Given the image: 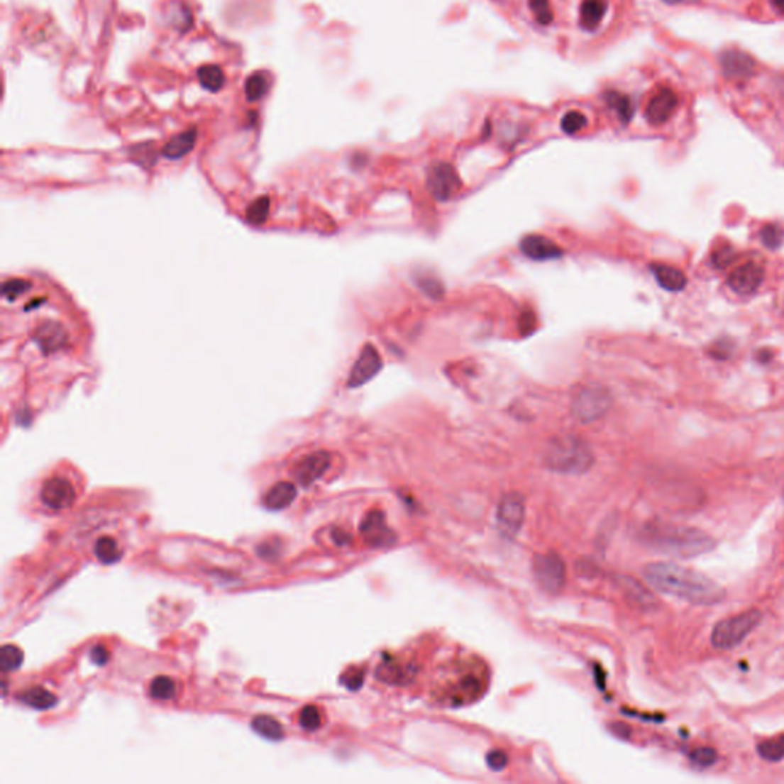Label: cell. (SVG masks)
<instances>
[{
    "mask_svg": "<svg viewBox=\"0 0 784 784\" xmlns=\"http://www.w3.org/2000/svg\"><path fill=\"white\" fill-rule=\"evenodd\" d=\"M690 760L699 768H710L712 764L717 763L719 753L714 748L702 746V748H695L694 751L690 752Z\"/></svg>",
    "mask_w": 784,
    "mask_h": 784,
    "instance_id": "36",
    "label": "cell"
},
{
    "mask_svg": "<svg viewBox=\"0 0 784 784\" xmlns=\"http://www.w3.org/2000/svg\"><path fill=\"white\" fill-rule=\"evenodd\" d=\"M535 314L534 311H530V309H526L524 313H521L519 316V331L522 336H529L531 331L535 330Z\"/></svg>",
    "mask_w": 784,
    "mask_h": 784,
    "instance_id": "42",
    "label": "cell"
},
{
    "mask_svg": "<svg viewBox=\"0 0 784 784\" xmlns=\"http://www.w3.org/2000/svg\"><path fill=\"white\" fill-rule=\"evenodd\" d=\"M89 657L95 665L103 666V665L108 663V661H109V651L106 650L103 645H95L89 653Z\"/></svg>",
    "mask_w": 784,
    "mask_h": 784,
    "instance_id": "45",
    "label": "cell"
},
{
    "mask_svg": "<svg viewBox=\"0 0 784 784\" xmlns=\"http://www.w3.org/2000/svg\"><path fill=\"white\" fill-rule=\"evenodd\" d=\"M331 466V455L326 451H317L305 455L299 460L293 468V475L296 481L302 486H311L319 478L325 475V472Z\"/></svg>",
    "mask_w": 784,
    "mask_h": 784,
    "instance_id": "10",
    "label": "cell"
},
{
    "mask_svg": "<svg viewBox=\"0 0 784 784\" xmlns=\"http://www.w3.org/2000/svg\"><path fill=\"white\" fill-rule=\"evenodd\" d=\"M197 140H198V131L195 128H190L187 131L175 135V137H172L166 144H164L161 152L164 157L169 160H180L193 150V148H195L197 144Z\"/></svg>",
    "mask_w": 784,
    "mask_h": 784,
    "instance_id": "18",
    "label": "cell"
},
{
    "mask_svg": "<svg viewBox=\"0 0 784 784\" xmlns=\"http://www.w3.org/2000/svg\"><path fill=\"white\" fill-rule=\"evenodd\" d=\"M585 126H587V117L579 111H570L564 115L563 120H561V129L568 135H575L580 132Z\"/></svg>",
    "mask_w": 784,
    "mask_h": 784,
    "instance_id": "35",
    "label": "cell"
},
{
    "mask_svg": "<svg viewBox=\"0 0 784 784\" xmlns=\"http://www.w3.org/2000/svg\"><path fill=\"white\" fill-rule=\"evenodd\" d=\"M244 92L250 103L263 100L268 92V75L265 72H255L245 80Z\"/></svg>",
    "mask_w": 784,
    "mask_h": 784,
    "instance_id": "29",
    "label": "cell"
},
{
    "mask_svg": "<svg viewBox=\"0 0 784 784\" xmlns=\"http://www.w3.org/2000/svg\"><path fill=\"white\" fill-rule=\"evenodd\" d=\"M299 723H301V726L305 731H309V732L317 731L322 726V714L319 711V708H316V706L308 705L301 711V714H299Z\"/></svg>",
    "mask_w": 784,
    "mask_h": 784,
    "instance_id": "34",
    "label": "cell"
},
{
    "mask_svg": "<svg viewBox=\"0 0 784 784\" xmlns=\"http://www.w3.org/2000/svg\"><path fill=\"white\" fill-rule=\"evenodd\" d=\"M149 692L157 700H172L177 695V683L167 675H158L150 682Z\"/></svg>",
    "mask_w": 784,
    "mask_h": 784,
    "instance_id": "31",
    "label": "cell"
},
{
    "mask_svg": "<svg viewBox=\"0 0 784 784\" xmlns=\"http://www.w3.org/2000/svg\"><path fill=\"white\" fill-rule=\"evenodd\" d=\"M251 728H253V731L258 732L260 737H264L267 740L279 741L284 739V728L276 719L270 717V715H258V717H255L253 722H251Z\"/></svg>",
    "mask_w": 784,
    "mask_h": 784,
    "instance_id": "26",
    "label": "cell"
},
{
    "mask_svg": "<svg viewBox=\"0 0 784 784\" xmlns=\"http://www.w3.org/2000/svg\"><path fill=\"white\" fill-rule=\"evenodd\" d=\"M270 207H272V201H270L268 197H260V198L255 199L248 206L247 213H245V218L248 221V224L263 226L264 222L268 219Z\"/></svg>",
    "mask_w": 784,
    "mask_h": 784,
    "instance_id": "32",
    "label": "cell"
},
{
    "mask_svg": "<svg viewBox=\"0 0 784 784\" xmlns=\"http://www.w3.org/2000/svg\"><path fill=\"white\" fill-rule=\"evenodd\" d=\"M23 663V651L16 645H4L2 651H0V665H2V671L9 673L16 671L17 668H21Z\"/></svg>",
    "mask_w": 784,
    "mask_h": 784,
    "instance_id": "33",
    "label": "cell"
},
{
    "mask_svg": "<svg viewBox=\"0 0 784 784\" xmlns=\"http://www.w3.org/2000/svg\"><path fill=\"white\" fill-rule=\"evenodd\" d=\"M608 8L607 0H584L579 9V23L585 31H595L604 21Z\"/></svg>",
    "mask_w": 784,
    "mask_h": 784,
    "instance_id": "20",
    "label": "cell"
},
{
    "mask_svg": "<svg viewBox=\"0 0 784 784\" xmlns=\"http://www.w3.org/2000/svg\"><path fill=\"white\" fill-rule=\"evenodd\" d=\"M342 683L348 690H359L363 683V674L360 671H351L346 673L342 677Z\"/></svg>",
    "mask_w": 784,
    "mask_h": 784,
    "instance_id": "44",
    "label": "cell"
},
{
    "mask_svg": "<svg viewBox=\"0 0 784 784\" xmlns=\"http://www.w3.org/2000/svg\"><path fill=\"white\" fill-rule=\"evenodd\" d=\"M18 700L37 711L51 710L57 705V697L51 691L42 688V686H33V688L21 692Z\"/></svg>",
    "mask_w": 784,
    "mask_h": 784,
    "instance_id": "24",
    "label": "cell"
},
{
    "mask_svg": "<svg viewBox=\"0 0 784 784\" xmlns=\"http://www.w3.org/2000/svg\"><path fill=\"white\" fill-rule=\"evenodd\" d=\"M382 368L383 360L377 348L372 345H365L350 371V377H348L346 382L348 388H360L365 383L371 382L382 371Z\"/></svg>",
    "mask_w": 784,
    "mask_h": 784,
    "instance_id": "9",
    "label": "cell"
},
{
    "mask_svg": "<svg viewBox=\"0 0 784 784\" xmlns=\"http://www.w3.org/2000/svg\"><path fill=\"white\" fill-rule=\"evenodd\" d=\"M415 675L412 666L397 662H385L377 668V679L390 685H404Z\"/></svg>",
    "mask_w": 784,
    "mask_h": 784,
    "instance_id": "22",
    "label": "cell"
},
{
    "mask_svg": "<svg viewBox=\"0 0 784 784\" xmlns=\"http://www.w3.org/2000/svg\"><path fill=\"white\" fill-rule=\"evenodd\" d=\"M526 521V499L518 492H510L501 498L497 509L498 529L506 538H515Z\"/></svg>",
    "mask_w": 784,
    "mask_h": 784,
    "instance_id": "7",
    "label": "cell"
},
{
    "mask_svg": "<svg viewBox=\"0 0 784 784\" xmlns=\"http://www.w3.org/2000/svg\"><path fill=\"white\" fill-rule=\"evenodd\" d=\"M534 575L541 588L548 593H559L567 583L565 561L555 551L536 555L534 561Z\"/></svg>",
    "mask_w": 784,
    "mask_h": 784,
    "instance_id": "6",
    "label": "cell"
},
{
    "mask_svg": "<svg viewBox=\"0 0 784 784\" xmlns=\"http://www.w3.org/2000/svg\"><path fill=\"white\" fill-rule=\"evenodd\" d=\"M198 80L202 88L210 92H218L226 84V74L218 65H206L198 70Z\"/></svg>",
    "mask_w": 784,
    "mask_h": 784,
    "instance_id": "25",
    "label": "cell"
},
{
    "mask_svg": "<svg viewBox=\"0 0 784 784\" xmlns=\"http://www.w3.org/2000/svg\"><path fill=\"white\" fill-rule=\"evenodd\" d=\"M651 272L662 288L668 289V292H680L686 285V277L680 272L679 268L665 265V264H654L651 265Z\"/></svg>",
    "mask_w": 784,
    "mask_h": 784,
    "instance_id": "21",
    "label": "cell"
},
{
    "mask_svg": "<svg viewBox=\"0 0 784 784\" xmlns=\"http://www.w3.org/2000/svg\"><path fill=\"white\" fill-rule=\"evenodd\" d=\"M360 534L363 535L368 544L374 547L386 546L390 541H394V535L386 526V519L383 512L372 510L368 513L360 524Z\"/></svg>",
    "mask_w": 784,
    "mask_h": 784,
    "instance_id": "16",
    "label": "cell"
},
{
    "mask_svg": "<svg viewBox=\"0 0 784 784\" xmlns=\"http://www.w3.org/2000/svg\"><path fill=\"white\" fill-rule=\"evenodd\" d=\"M428 189L431 195L440 201L452 199L461 189V180L449 162H434L428 172Z\"/></svg>",
    "mask_w": 784,
    "mask_h": 784,
    "instance_id": "8",
    "label": "cell"
},
{
    "mask_svg": "<svg viewBox=\"0 0 784 784\" xmlns=\"http://www.w3.org/2000/svg\"><path fill=\"white\" fill-rule=\"evenodd\" d=\"M529 6L538 23L550 25L553 22V11H551L548 0H529Z\"/></svg>",
    "mask_w": 784,
    "mask_h": 784,
    "instance_id": "37",
    "label": "cell"
},
{
    "mask_svg": "<svg viewBox=\"0 0 784 784\" xmlns=\"http://www.w3.org/2000/svg\"><path fill=\"white\" fill-rule=\"evenodd\" d=\"M605 101H607V104L609 106V108H612L616 112L619 120H621L622 123H628L633 118L634 106L630 100V96H626V95H624L621 92H616V91H609L605 95Z\"/></svg>",
    "mask_w": 784,
    "mask_h": 784,
    "instance_id": "27",
    "label": "cell"
},
{
    "mask_svg": "<svg viewBox=\"0 0 784 784\" xmlns=\"http://www.w3.org/2000/svg\"><path fill=\"white\" fill-rule=\"evenodd\" d=\"M677 106H679V96H677V94L670 88H661L648 100L645 108V118L653 126H661L673 117Z\"/></svg>",
    "mask_w": 784,
    "mask_h": 784,
    "instance_id": "11",
    "label": "cell"
},
{
    "mask_svg": "<svg viewBox=\"0 0 784 784\" xmlns=\"http://www.w3.org/2000/svg\"><path fill=\"white\" fill-rule=\"evenodd\" d=\"M763 621V613L760 609H748L737 616H731L723 619L714 626L711 633V644L717 650H732L746 641Z\"/></svg>",
    "mask_w": 784,
    "mask_h": 784,
    "instance_id": "4",
    "label": "cell"
},
{
    "mask_svg": "<svg viewBox=\"0 0 784 784\" xmlns=\"http://www.w3.org/2000/svg\"><path fill=\"white\" fill-rule=\"evenodd\" d=\"M784 239V230L778 224H769L764 226L761 230V241L763 244L769 248H778L783 244Z\"/></svg>",
    "mask_w": 784,
    "mask_h": 784,
    "instance_id": "39",
    "label": "cell"
},
{
    "mask_svg": "<svg viewBox=\"0 0 784 784\" xmlns=\"http://www.w3.org/2000/svg\"><path fill=\"white\" fill-rule=\"evenodd\" d=\"M31 284L25 279H9L2 285V296L8 301H16L18 296H22L30 289Z\"/></svg>",
    "mask_w": 784,
    "mask_h": 784,
    "instance_id": "38",
    "label": "cell"
},
{
    "mask_svg": "<svg viewBox=\"0 0 784 784\" xmlns=\"http://www.w3.org/2000/svg\"><path fill=\"white\" fill-rule=\"evenodd\" d=\"M40 498L46 507L62 510L74 504L75 490L70 480L63 477H54L43 484Z\"/></svg>",
    "mask_w": 784,
    "mask_h": 784,
    "instance_id": "13",
    "label": "cell"
},
{
    "mask_svg": "<svg viewBox=\"0 0 784 784\" xmlns=\"http://www.w3.org/2000/svg\"><path fill=\"white\" fill-rule=\"evenodd\" d=\"M665 4H682V2H686V0H663Z\"/></svg>",
    "mask_w": 784,
    "mask_h": 784,
    "instance_id": "48",
    "label": "cell"
},
{
    "mask_svg": "<svg viewBox=\"0 0 784 784\" xmlns=\"http://www.w3.org/2000/svg\"><path fill=\"white\" fill-rule=\"evenodd\" d=\"M650 544L662 553L680 559L702 556L715 547V541L706 531L685 526H657L648 535Z\"/></svg>",
    "mask_w": 784,
    "mask_h": 784,
    "instance_id": "2",
    "label": "cell"
},
{
    "mask_svg": "<svg viewBox=\"0 0 784 784\" xmlns=\"http://www.w3.org/2000/svg\"><path fill=\"white\" fill-rule=\"evenodd\" d=\"M612 404L609 392L599 385H585L580 388L572 402V412L583 423H593L607 414Z\"/></svg>",
    "mask_w": 784,
    "mask_h": 784,
    "instance_id": "5",
    "label": "cell"
},
{
    "mask_svg": "<svg viewBox=\"0 0 784 784\" xmlns=\"http://www.w3.org/2000/svg\"><path fill=\"white\" fill-rule=\"evenodd\" d=\"M333 539L336 541L338 546H343V544L348 543V541H350V536H348L345 531H342V530H336L333 534Z\"/></svg>",
    "mask_w": 784,
    "mask_h": 784,
    "instance_id": "46",
    "label": "cell"
},
{
    "mask_svg": "<svg viewBox=\"0 0 784 784\" xmlns=\"http://www.w3.org/2000/svg\"><path fill=\"white\" fill-rule=\"evenodd\" d=\"M771 2H772V6L775 8L778 13L784 14V0H771Z\"/></svg>",
    "mask_w": 784,
    "mask_h": 784,
    "instance_id": "47",
    "label": "cell"
},
{
    "mask_svg": "<svg viewBox=\"0 0 784 784\" xmlns=\"http://www.w3.org/2000/svg\"><path fill=\"white\" fill-rule=\"evenodd\" d=\"M296 497H297V490L294 487V484L288 481H280V482H276L275 486L267 492L264 502H265V507L270 510H282V509H287L288 506H292Z\"/></svg>",
    "mask_w": 784,
    "mask_h": 784,
    "instance_id": "19",
    "label": "cell"
},
{
    "mask_svg": "<svg viewBox=\"0 0 784 784\" xmlns=\"http://www.w3.org/2000/svg\"><path fill=\"white\" fill-rule=\"evenodd\" d=\"M487 764H489V768H490L492 771H495V772H499V771H502V769H506V768H507V764H509V758H507L506 752H504V751H499V749L490 751V752L487 753Z\"/></svg>",
    "mask_w": 784,
    "mask_h": 784,
    "instance_id": "41",
    "label": "cell"
},
{
    "mask_svg": "<svg viewBox=\"0 0 784 784\" xmlns=\"http://www.w3.org/2000/svg\"><path fill=\"white\" fill-rule=\"evenodd\" d=\"M546 466L563 475H583L592 469L595 455L588 444L575 435L556 437L548 443L544 452Z\"/></svg>",
    "mask_w": 784,
    "mask_h": 784,
    "instance_id": "3",
    "label": "cell"
},
{
    "mask_svg": "<svg viewBox=\"0 0 784 784\" xmlns=\"http://www.w3.org/2000/svg\"><path fill=\"white\" fill-rule=\"evenodd\" d=\"M575 570H576V575L579 578H595L596 576V565L592 563V561H588L585 558L579 559L576 565H575Z\"/></svg>",
    "mask_w": 784,
    "mask_h": 784,
    "instance_id": "43",
    "label": "cell"
},
{
    "mask_svg": "<svg viewBox=\"0 0 784 784\" xmlns=\"http://www.w3.org/2000/svg\"><path fill=\"white\" fill-rule=\"evenodd\" d=\"M519 248L522 255L534 260H550L563 256V248L553 241L541 235H527L521 239Z\"/></svg>",
    "mask_w": 784,
    "mask_h": 784,
    "instance_id": "17",
    "label": "cell"
},
{
    "mask_svg": "<svg viewBox=\"0 0 784 784\" xmlns=\"http://www.w3.org/2000/svg\"><path fill=\"white\" fill-rule=\"evenodd\" d=\"M764 279V268L758 263H749L741 264L731 273L728 284L739 294H752L757 292V288L761 285Z\"/></svg>",
    "mask_w": 784,
    "mask_h": 784,
    "instance_id": "14",
    "label": "cell"
},
{
    "mask_svg": "<svg viewBox=\"0 0 784 784\" xmlns=\"http://www.w3.org/2000/svg\"><path fill=\"white\" fill-rule=\"evenodd\" d=\"M33 338L43 354H53L63 350L70 342V334L60 322L45 321L35 326Z\"/></svg>",
    "mask_w": 784,
    "mask_h": 784,
    "instance_id": "12",
    "label": "cell"
},
{
    "mask_svg": "<svg viewBox=\"0 0 784 784\" xmlns=\"http://www.w3.org/2000/svg\"><path fill=\"white\" fill-rule=\"evenodd\" d=\"M644 578L657 592L694 605H717L724 599V590L715 580L679 564H648Z\"/></svg>",
    "mask_w": 784,
    "mask_h": 784,
    "instance_id": "1",
    "label": "cell"
},
{
    "mask_svg": "<svg viewBox=\"0 0 784 784\" xmlns=\"http://www.w3.org/2000/svg\"><path fill=\"white\" fill-rule=\"evenodd\" d=\"M757 752L763 760L769 763H778L784 760V734L758 743Z\"/></svg>",
    "mask_w": 784,
    "mask_h": 784,
    "instance_id": "30",
    "label": "cell"
},
{
    "mask_svg": "<svg viewBox=\"0 0 784 784\" xmlns=\"http://www.w3.org/2000/svg\"><path fill=\"white\" fill-rule=\"evenodd\" d=\"M619 585H621V590L624 592V595H625V597L628 599V601L633 602L637 607L650 608L656 601V599L653 597V595L634 579L621 578V579H619Z\"/></svg>",
    "mask_w": 784,
    "mask_h": 784,
    "instance_id": "23",
    "label": "cell"
},
{
    "mask_svg": "<svg viewBox=\"0 0 784 784\" xmlns=\"http://www.w3.org/2000/svg\"><path fill=\"white\" fill-rule=\"evenodd\" d=\"M419 285L431 297H440L443 294V285L437 277H432V275H421L419 279Z\"/></svg>",
    "mask_w": 784,
    "mask_h": 784,
    "instance_id": "40",
    "label": "cell"
},
{
    "mask_svg": "<svg viewBox=\"0 0 784 784\" xmlns=\"http://www.w3.org/2000/svg\"><path fill=\"white\" fill-rule=\"evenodd\" d=\"M720 66L724 77L732 80H746L755 71L751 55L740 50H726L720 55Z\"/></svg>",
    "mask_w": 784,
    "mask_h": 784,
    "instance_id": "15",
    "label": "cell"
},
{
    "mask_svg": "<svg viewBox=\"0 0 784 784\" xmlns=\"http://www.w3.org/2000/svg\"><path fill=\"white\" fill-rule=\"evenodd\" d=\"M95 556L101 564H114L121 558V550L117 544V541L109 536H101L95 543L94 547Z\"/></svg>",
    "mask_w": 784,
    "mask_h": 784,
    "instance_id": "28",
    "label": "cell"
}]
</instances>
